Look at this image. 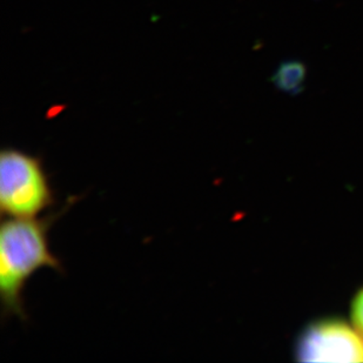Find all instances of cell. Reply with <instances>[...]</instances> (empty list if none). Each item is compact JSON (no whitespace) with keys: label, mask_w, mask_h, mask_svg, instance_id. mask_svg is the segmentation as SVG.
Listing matches in <instances>:
<instances>
[{"label":"cell","mask_w":363,"mask_h":363,"mask_svg":"<svg viewBox=\"0 0 363 363\" xmlns=\"http://www.w3.org/2000/svg\"><path fill=\"white\" fill-rule=\"evenodd\" d=\"M71 198L59 211L38 218H7L0 227V302L4 319L28 321L24 291L30 279L44 268L64 273L62 261L50 247L55 221L77 201Z\"/></svg>","instance_id":"cell-1"},{"label":"cell","mask_w":363,"mask_h":363,"mask_svg":"<svg viewBox=\"0 0 363 363\" xmlns=\"http://www.w3.org/2000/svg\"><path fill=\"white\" fill-rule=\"evenodd\" d=\"M44 162L23 150L0 152V212L7 218H38L55 205Z\"/></svg>","instance_id":"cell-2"},{"label":"cell","mask_w":363,"mask_h":363,"mask_svg":"<svg viewBox=\"0 0 363 363\" xmlns=\"http://www.w3.org/2000/svg\"><path fill=\"white\" fill-rule=\"evenodd\" d=\"M295 354L302 362H361L363 342L357 328L341 320H323L302 332Z\"/></svg>","instance_id":"cell-3"},{"label":"cell","mask_w":363,"mask_h":363,"mask_svg":"<svg viewBox=\"0 0 363 363\" xmlns=\"http://www.w3.org/2000/svg\"><path fill=\"white\" fill-rule=\"evenodd\" d=\"M307 69L302 62L288 60L280 64L273 76V84L284 92L298 93L305 84Z\"/></svg>","instance_id":"cell-4"},{"label":"cell","mask_w":363,"mask_h":363,"mask_svg":"<svg viewBox=\"0 0 363 363\" xmlns=\"http://www.w3.org/2000/svg\"><path fill=\"white\" fill-rule=\"evenodd\" d=\"M352 319L354 325L363 334V289L357 293L352 305Z\"/></svg>","instance_id":"cell-5"}]
</instances>
